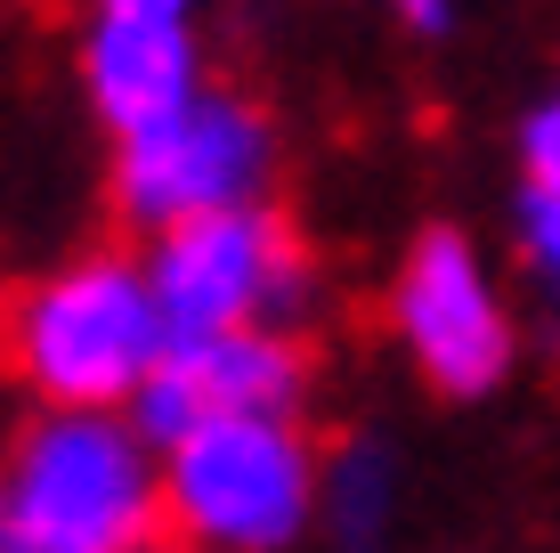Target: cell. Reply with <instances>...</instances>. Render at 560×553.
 <instances>
[{
    "label": "cell",
    "instance_id": "1",
    "mask_svg": "<svg viewBox=\"0 0 560 553\" xmlns=\"http://www.w3.org/2000/svg\"><path fill=\"white\" fill-rule=\"evenodd\" d=\"M171 350V318L147 285V261L82 253L33 277L9 310V367L49 415H122L139 407Z\"/></svg>",
    "mask_w": 560,
    "mask_h": 553
},
{
    "label": "cell",
    "instance_id": "2",
    "mask_svg": "<svg viewBox=\"0 0 560 553\" xmlns=\"http://www.w3.org/2000/svg\"><path fill=\"white\" fill-rule=\"evenodd\" d=\"M0 521L25 553H147L163 464L130 415H42L0 464Z\"/></svg>",
    "mask_w": 560,
    "mask_h": 553
},
{
    "label": "cell",
    "instance_id": "3",
    "mask_svg": "<svg viewBox=\"0 0 560 553\" xmlns=\"http://www.w3.org/2000/svg\"><path fill=\"white\" fill-rule=\"evenodd\" d=\"M317 512V448L293 415H236L163 448V521L196 553H277Z\"/></svg>",
    "mask_w": 560,
    "mask_h": 553
},
{
    "label": "cell",
    "instance_id": "4",
    "mask_svg": "<svg viewBox=\"0 0 560 553\" xmlns=\"http://www.w3.org/2000/svg\"><path fill=\"white\" fill-rule=\"evenodd\" d=\"M147 285L163 301L171 334L277 326L308 293V253H301L293 220H277L268 204H244V212H211V220L154 237Z\"/></svg>",
    "mask_w": 560,
    "mask_h": 553
},
{
    "label": "cell",
    "instance_id": "5",
    "mask_svg": "<svg viewBox=\"0 0 560 553\" xmlns=\"http://www.w3.org/2000/svg\"><path fill=\"white\" fill-rule=\"evenodd\" d=\"M268 163H277L268 114L244 106V99L203 90L187 114H171V123L122 139V155H114V204H122V220L171 237V228H187V220L260 204Z\"/></svg>",
    "mask_w": 560,
    "mask_h": 553
},
{
    "label": "cell",
    "instance_id": "6",
    "mask_svg": "<svg viewBox=\"0 0 560 553\" xmlns=\"http://www.w3.org/2000/svg\"><path fill=\"white\" fill-rule=\"evenodd\" d=\"M390 326L422 367V383L447 399H479L512 375V318L455 228H422L407 244L390 285Z\"/></svg>",
    "mask_w": 560,
    "mask_h": 553
},
{
    "label": "cell",
    "instance_id": "7",
    "mask_svg": "<svg viewBox=\"0 0 560 553\" xmlns=\"http://www.w3.org/2000/svg\"><path fill=\"white\" fill-rule=\"evenodd\" d=\"M308 391V350L284 326H236V334H171L154 383L139 391L130 424L154 448L187 440L203 424H236V415H293Z\"/></svg>",
    "mask_w": 560,
    "mask_h": 553
},
{
    "label": "cell",
    "instance_id": "8",
    "mask_svg": "<svg viewBox=\"0 0 560 553\" xmlns=\"http://www.w3.org/2000/svg\"><path fill=\"white\" fill-rule=\"evenodd\" d=\"M82 82H90V106L106 114L114 139H139V130L171 123V114H187L203 99V57H196L187 25L98 9V25L82 42Z\"/></svg>",
    "mask_w": 560,
    "mask_h": 553
},
{
    "label": "cell",
    "instance_id": "9",
    "mask_svg": "<svg viewBox=\"0 0 560 553\" xmlns=\"http://www.w3.org/2000/svg\"><path fill=\"white\" fill-rule=\"evenodd\" d=\"M520 237H528V261L560 285V196L528 187V196H520Z\"/></svg>",
    "mask_w": 560,
    "mask_h": 553
},
{
    "label": "cell",
    "instance_id": "10",
    "mask_svg": "<svg viewBox=\"0 0 560 553\" xmlns=\"http://www.w3.org/2000/svg\"><path fill=\"white\" fill-rule=\"evenodd\" d=\"M98 9H114V16H163V25H187V16H196V0H98Z\"/></svg>",
    "mask_w": 560,
    "mask_h": 553
},
{
    "label": "cell",
    "instance_id": "11",
    "mask_svg": "<svg viewBox=\"0 0 560 553\" xmlns=\"http://www.w3.org/2000/svg\"><path fill=\"white\" fill-rule=\"evenodd\" d=\"M398 16L422 25V33H439V25H447V0H398Z\"/></svg>",
    "mask_w": 560,
    "mask_h": 553
},
{
    "label": "cell",
    "instance_id": "12",
    "mask_svg": "<svg viewBox=\"0 0 560 553\" xmlns=\"http://www.w3.org/2000/svg\"><path fill=\"white\" fill-rule=\"evenodd\" d=\"M0 553H25V545H16V538H9V521H0Z\"/></svg>",
    "mask_w": 560,
    "mask_h": 553
},
{
    "label": "cell",
    "instance_id": "13",
    "mask_svg": "<svg viewBox=\"0 0 560 553\" xmlns=\"http://www.w3.org/2000/svg\"><path fill=\"white\" fill-rule=\"evenodd\" d=\"M147 553H196V545H147Z\"/></svg>",
    "mask_w": 560,
    "mask_h": 553
}]
</instances>
